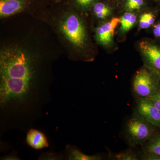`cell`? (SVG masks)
<instances>
[{"label": "cell", "instance_id": "3", "mask_svg": "<svg viewBox=\"0 0 160 160\" xmlns=\"http://www.w3.org/2000/svg\"><path fill=\"white\" fill-rule=\"evenodd\" d=\"M158 80L148 67H143L135 75L132 92L137 99H148L159 89Z\"/></svg>", "mask_w": 160, "mask_h": 160}, {"label": "cell", "instance_id": "19", "mask_svg": "<svg viewBox=\"0 0 160 160\" xmlns=\"http://www.w3.org/2000/svg\"><path fill=\"white\" fill-rule=\"evenodd\" d=\"M77 6L82 8H86L92 5L96 0H74Z\"/></svg>", "mask_w": 160, "mask_h": 160}, {"label": "cell", "instance_id": "10", "mask_svg": "<svg viewBox=\"0 0 160 160\" xmlns=\"http://www.w3.org/2000/svg\"><path fill=\"white\" fill-rule=\"evenodd\" d=\"M68 158L70 160H100L102 159L100 155H89L83 153L74 146L69 145L66 147Z\"/></svg>", "mask_w": 160, "mask_h": 160}, {"label": "cell", "instance_id": "9", "mask_svg": "<svg viewBox=\"0 0 160 160\" xmlns=\"http://www.w3.org/2000/svg\"><path fill=\"white\" fill-rule=\"evenodd\" d=\"M26 142L30 147L36 149H42L49 146L46 135L35 129H31L28 132Z\"/></svg>", "mask_w": 160, "mask_h": 160}, {"label": "cell", "instance_id": "7", "mask_svg": "<svg viewBox=\"0 0 160 160\" xmlns=\"http://www.w3.org/2000/svg\"><path fill=\"white\" fill-rule=\"evenodd\" d=\"M142 53L150 66L160 70V49L155 45L143 41L139 44Z\"/></svg>", "mask_w": 160, "mask_h": 160}, {"label": "cell", "instance_id": "21", "mask_svg": "<svg viewBox=\"0 0 160 160\" xmlns=\"http://www.w3.org/2000/svg\"></svg>", "mask_w": 160, "mask_h": 160}, {"label": "cell", "instance_id": "16", "mask_svg": "<svg viewBox=\"0 0 160 160\" xmlns=\"http://www.w3.org/2000/svg\"><path fill=\"white\" fill-rule=\"evenodd\" d=\"M143 4V0H127L125 8L128 11H132L140 9Z\"/></svg>", "mask_w": 160, "mask_h": 160}, {"label": "cell", "instance_id": "5", "mask_svg": "<svg viewBox=\"0 0 160 160\" xmlns=\"http://www.w3.org/2000/svg\"><path fill=\"white\" fill-rule=\"evenodd\" d=\"M135 112L154 126L160 128V111L148 99H137Z\"/></svg>", "mask_w": 160, "mask_h": 160}, {"label": "cell", "instance_id": "1", "mask_svg": "<svg viewBox=\"0 0 160 160\" xmlns=\"http://www.w3.org/2000/svg\"><path fill=\"white\" fill-rule=\"evenodd\" d=\"M35 67L25 50L16 46L7 47L0 53V103L2 107L21 105L33 91Z\"/></svg>", "mask_w": 160, "mask_h": 160}, {"label": "cell", "instance_id": "13", "mask_svg": "<svg viewBox=\"0 0 160 160\" xmlns=\"http://www.w3.org/2000/svg\"><path fill=\"white\" fill-rule=\"evenodd\" d=\"M95 14L99 18H105L109 16L110 13V9L106 5L102 2H98L93 6Z\"/></svg>", "mask_w": 160, "mask_h": 160}, {"label": "cell", "instance_id": "6", "mask_svg": "<svg viewBox=\"0 0 160 160\" xmlns=\"http://www.w3.org/2000/svg\"><path fill=\"white\" fill-rule=\"evenodd\" d=\"M121 22V19L114 17L110 21L103 24L96 30L98 41L103 45H109L114 36L116 28Z\"/></svg>", "mask_w": 160, "mask_h": 160}, {"label": "cell", "instance_id": "15", "mask_svg": "<svg viewBox=\"0 0 160 160\" xmlns=\"http://www.w3.org/2000/svg\"><path fill=\"white\" fill-rule=\"evenodd\" d=\"M155 22L154 16L150 12L145 13L141 16L139 20V27L142 29H147Z\"/></svg>", "mask_w": 160, "mask_h": 160}, {"label": "cell", "instance_id": "17", "mask_svg": "<svg viewBox=\"0 0 160 160\" xmlns=\"http://www.w3.org/2000/svg\"><path fill=\"white\" fill-rule=\"evenodd\" d=\"M148 99L160 111V88L153 95Z\"/></svg>", "mask_w": 160, "mask_h": 160}, {"label": "cell", "instance_id": "18", "mask_svg": "<svg viewBox=\"0 0 160 160\" xmlns=\"http://www.w3.org/2000/svg\"><path fill=\"white\" fill-rule=\"evenodd\" d=\"M140 160H160V157L152 153L143 151L139 155Z\"/></svg>", "mask_w": 160, "mask_h": 160}, {"label": "cell", "instance_id": "8", "mask_svg": "<svg viewBox=\"0 0 160 160\" xmlns=\"http://www.w3.org/2000/svg\"><path fill=\"white\" fill-rule=\"evenodd\" d=\"M28 0H0L1 18L10 16L17 13L26 7Z\"/></svg>", "mask_w": 160, "mask_h": 160}, {"label": "cell", "instance_id": "12", "mask_svg": "<svg viewBox=\"0 0 160 160\" xmlns=\"http://www.w3.org/2000/svg\"><path fill=\"white\" fill-rule=\"evenodd\" d=\"M137 17L134 13L127 12L121 18V29L126 32L131 29L136 22Z\"/></svg>", "mask_w": 160, "mask_h": 160}, {"label": "cell", "instance_id": "20", "mask_svg": "<svg viewBox=\"0 0 160 160\" xmlns=\"http://www.w3.org/2000/svg\"><path fill=\"white\" fill-rule=\"evenodd\" d=\"M153 33L156 37H160V23L154 26Z\"/></svg>", "mask_w": 160, "mask_h": 160}, {"label": "cell", "instance_id": "14", "mask_svg": "<svg viewBox=\"0 0 160 160\" xmlns=\"http://www.w3.org/2000/svg\"><path fill=\"white\" fill-rule=\"evenodd\" d=\"M114 159L117 160H138L139 155L131 149H127L115 155Z\"/></svg>", "mask_w": 160, "mask_h": 160}, {"label": "cell", "instance_id": "4", "mask_svg": "<svg viewBox=\"0 0 160 160\" xmlns=\"http://www.w3.org/2000/svg\"><path fill=\"white\" fill-rule=\"evenodd\" d=\"M60 28L64 36L74 46L82 47L86 44V30L82 21L76 15H67L60 23Z\"/></svg>", "mask_w": 160, "mask_h": 160}, {"label": "cell", "instance_id": "11", "mask_svg": "<svg viewBox=\"0 0 160 160\" xmlns=\"http://www.w3.org/2000/svg\"><path fill=\"white\" fill-rule=\"evenodd\" d=\"M143 151L160 157V135L152 137L144 143Z\"/></svg>", "mask_w": 160, "mask_h": 160}, {"label": "cell", "instance_id": "2", "mask_svg": "<svg viewBox=\"0 0 160 160\" xmlns=\"http://www.w3.org/2000/svg\"><path fill=\"white\" fill-rule=\"evenodd\" d=\"M154 126L135 112L125 126L126 141L130 146L144 144L154 136Z\"/></svg>", "mask_w": 160, "mask_h": 160}]
</instances>
